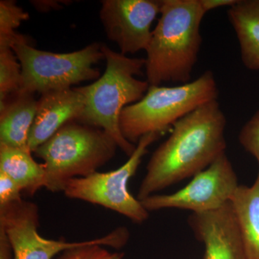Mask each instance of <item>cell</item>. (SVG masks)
<instances>
[{
	"label": "cell",
	"mask_w": 259,
	"mask_h": 259,
	"mask_svg": "<svg viewBox=\"0 0 259 259\" xmlns=\"http://www.w3.org/2000/svg\"><path fill=\"white\" fill-rule=\"evenodd\" d=\"M199 2L202 9L207 14L211 10L218 9L222 7L230 8L236 4L237 0H199Z\"/></svg>",
	"instance_id": "22"
},
{
	"label": "cell",
	"mask_w": 259,
	"mask_h": 259,
	"mask_svg": "<svg viewBox=\"0 0 259 259\" xmlns=\"http://www.w3.org/2000/svg\"><path fill=\"white\" fill-rule=\"evenodd\" d=\"M238 141L242 147L256 160L259 173V109L242 127Z\"/></svg>",
	"instance_id": "20"
},
{
	"label": "cell",
	"mask_w": 259,
	"mask_h": 259,
	"mask_svg": "<svg viewBox=\"0 0 259 259\" xmlns=\"http://www.w3.org/2000/svg\"><path fill=\"white\" fill-rule=\"evenodd\" d=\"M21 188L11 177L0 171V206L21 201Z\"/></svg>",
	"instance_id": "21"
},
{
	"label": "cell",
	"mask_w": 259,
	"mask_h": 259,
	"mask_svg": "<svg viewBox=\"0 0 259 259\" xmlns=\"http://www.w3.org/2000/svg\"><path fill=\"white\" fill-rule=\"evenodd\" d=\"M101 48L102 44L93 42L79 51L56 54L35 49L30 41L16 42L12 49L21 66L23 76L18 93L42 95L98 79L100 71L94 65L105 60Z\"/></svg>",
	"instance_id": "6"
},
{
	"label": "cell",
	"mask_w": 259,
	"mask_h": 259,
	"mask_svg": "<svg viewBox=\"0 0 259 259\" xmlns=\"http://www.w3.org/2000/svg\"><path fill=\"white\" fill-rule=\"evenodd\" d=\"M40 213L34 202L23 200L0 206V228L13 248L14 259H54L84 241L47 239L39 234Z\"/></svg>",
	"instance_id": "10"
},
{
	"label": "cell",
	"mask_w": 259,
	"mask_h": 259,
	"mask_svg": "<svg viewBox=\"0 0 259 259\" xmlns=\"http://www.w3.org/2000/svg\"><path fill=\"white\" fill-rule=\"evenodd\" d=\"M34 95L17 93L1 102L0 144L29 149L28 138L37 111Z\"/></svg>",
	"instance_id": "13"
},
{
	"label": "cell",
	"mask_w": 259,
	"mask_h": 259,
	"mask_svg": "<svg viewBox=\"0 0 259 259\" xmlns=\"http://www.w3.org/2000/svg\"><path fill=\"white\" fill-rule=\"evenodd\" d=\"M239 185L236 172L225 153L180 190L153 194L141 202L149 212L163 209L209 212L228 203Z\"/></svg>",
	"instance_id": "8"
},
{
	"label": "cell",
	"mask_w": 259,
	"mask_h": 259,
	"mask_svg": "<svg viewBox=\"0 0 259 259\" xmlns=\"http://www.w3.org/2000/svg\"><path fill=\"white\" fill-rule=\"evenodd\" d=\"M13 49L0 47V102L18 93L23 84L21 66Z\"/></svg>",
	"instance_id": "19"
},
{
	"label": "cell",
	"mask_w": 259,
	"mask_h": 259,
	"mask_svg": "<svg viewBox=\"0 0 259 259\" xmlns=\"http://www.w3.org/2000/svg\"><path fill=\"white\" fill-rule=\"evenodd\" d=\"M160 18L146 50L145 69L150 85L190 82L202 38L206 13L199 0H161Z\"/></svg>",
	"instance_id": "2"
},
{
	"label": "cell",
	"mask_w": 259,
	"mask_h": 259,
	"mask_svg": "<svg viewBox=\"0 0 259 259\" xmlns=\"http://www.w3.org/2000/svg\"><path fill=\"white\" fill-rule=\"evenodd\" d=\"M117 144L103 130L70 122L33 151L44 161L45 188L63 192L69 180L97 171L115 156Z\"/></svg>",
	"instance_id": "5"
},
{
	"label": "cell",
	"mask_w": 259,
	"mask_h": 259,
	"mask_svg": "<svg viewBox=\"0 0 259 259\" xmlns=\"http://www.w3.org/2000/svg\"><path fill=\"white\" fill-rule=\"evenodd\" d=\"M161 0H103L100 16L107 37L124 55L147 50Z\"/></svg>",
	"instance_id": "9"
},
{
	"label": "cell",
	"mask_w": 259,
	"mask_h": 259,
	"mask_svg": "<svg viewBox=\"0 0 259 259\" xmlns=\"http://www.w3.org/2000/svg\"><path fill=\"white\" fill-rule=\"evenodd\" d=\"M29 19V14L18 7L15 1H0V47L12 48L15 44L29 41L28 38L18 33L15 29Z\"/></svg>",
	"instance_id": "18"
},
{
	"label": "cell",
	"mask_w": 259,
	"mask_h": 259,
	"mask_svg": "<svg viewBox=\"0 0 259 259\" xmlns=\"http://www.w3.org/2000/svg\"><path fill=\"white\" fill-rule=\"evenodd\" d=\"M227 13L239 44L242 62L248 69L259 70V0H237Z\"/></svg>",
	"instance_id": "14"
},
{
	"label": "cell",
	"mask_w": 259,
	"mask_h": 259,
	"mask_svg": "<svg viewBox=\"0 0 259 259\" xmlns=\"http://www.w3.org/2000/svg\"><path fill=\"white\" fill-rule=\"evenodd\" d=\"M29 149L0 144V171L11 177L23 192L32 196L47 184V173Z\"/></svg>",
	"instance_id": "16"
},
{
	"label": "cell",
	"mask_w": 259,
	"mask_h": 259,
	"mask_svg": "<svg viewBox=\"0 0 259 259\" xmlns=\"http://www.w3.org/2000/svg\"><path fill=\"white\" fill-rule=\"evenodd\" d=\"M85 97L79 88L42 94L37 102L35 120L30 129L28 147L33 152L65 125L79 120Z\"/></svg>",
	"instance_id": "12"
},
{
	"label": "cell",
	"mask_w": 259,
	"mask_h": 259,
	"mask_svg": "<svg viewBox=\"0 0 259 259\" xmlns=\"http://www.w3.org/2000/svg\"><path fill=\"white\" fill-rule=\"evenodd\" d=\"M219 91L214 74L204 71L197 79L177 86L150 85L139 102L122 110L120 126L122 136L136 145L148 134L163 135L195 109L218 100Z\"/></svg>",
	"instance_id": "4"
},
{
	"label": "cell",
	"mask_w": 259,
	"mask_h": 259,
	"mask_svg": "<svg viewBox=\"0 0 259 259\" xmlns=\"http://www.w3.org/2000/svg\"><path fill=\"white\" fill-rule=\"evenodd\" d=\"M226 117L218 100L182 117L148 161L137 199L141 201L203 171L226 153Z\"/></svg>",
	"instance_id": "1"
},
{
	"label": "cell",
	"mask_w": 259,
	"mask_h": 259,
	"mask_svg": "<svg viewBox=\"0 0 259 259\" xmlns=\"http://www.w3.org/2000/svg\"><path fill=\"white\" fill-rule=\"evenodd\" d=\"M230 202L247 259H259V173L250 187L239 185Z\"/></svg>",
	"instance_id": "15"
},
{
	"label": "cell",
	"mask_w": 259,
	"mask_h": 259,
	"mask_svg": "<svg viewBox=\"0 0 259 259\" xmlns=\"http://www.w3.org/2000/svg\"><path fill=\"white\" fill-rule=\"evenodd\" d=\"M187 222L204 245L203 259H247L231 202L214 210L192 213Z\"/></svg>",
	"instance_id": "11"
},
{
	"label": "cell",
	"mask_w": 259,
	"mask_h": 259,
	"mask_svg": "<svg viewBox=\"0 0 259 259\" xmlns=\"http://www.w3.org/2000/svg\"><path fill=\"white\" fill-rule=\"evenodd\" d=\"M130 232L126 227H119L108 234L85 241L83 244L65 250L56 259H124L122 252H110L105 248L120 249L129 241Z\"/></svg>",
	"instance_id": "17"
},
{
	"label": "cell",
	"mask_w": 259,
	"mask_h": 259,
	"mask_svg": "<svg viewBox=\"0 0 259 259\" xmlns=\"http://www.w3.org/2000/svg\"><path fill=\"white\" fill-rule=\"evenodd\" d=\"M106 61L104 74L95 82L79 88L85 97L84 108L79 120L84 125L105 131L127 156L136 150L121 132L120 117L127 105L139 102L147 93L150 84L136 78L142 75L146 60L130 58L102 44Z\"/></svg>",
	"instance_id": "3"
},
{
	"label": "cell",
	"mask_w": 259,
	"mask_h": 259,
	"mask_svg": "<svg viewBox=\"0 0 259 259\" xmlns=\"http://www.w3.org/2000/svg\"><path fill=\"white\" fill-rule=\"evenodd\" d=\"M161 136L152 133L143 136L128 160L117 169L69 180L63 191L65 196L111 209L134 223H144L149 212L129 192L127 184L137 172L148 147Z\"/></svg>",
	"instance_id": "7"
},
{
	"label": "cell",
	"mask_w": 259,
	"mask_h": 259,
	"mask_svg": "<svg viewBox=\"0 0 259 259\" xmlns=\"http://www.w3.org/2000/svg\"><path fill=\"white\" fill-rule=\"evenodd\" d=\"M0 259H14L11 244L2 228H0Z\"/></svg>",
	"instance_id": "23"
}]
</instances>
